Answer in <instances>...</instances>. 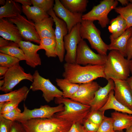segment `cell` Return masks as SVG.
Instances as JSON below:
<instances>
[{
	"mask_svg": "<svg viewBox=\"0 0 132 132\" xmlns=\"http://www.w3.org/2000/svg\"><path fill=\"white\" fill-rule=\"evenodd\" d=\"M64 68L63 77L74 83L81 84L93 81L99 78H105L103 65L82 66L75 63H66Z\"/></svg>",
	"mask_w": 132,
	"mask_h": 132,
	"instance_id": "6da1fadb",
	"label": "cell"
},
{
	"mask_svg": "<svg viewBox=\"0 0 132 132\" xmlns=\"http://www.w3.org/2000/svg\"><path fill=\"white\" fill-rule=\"evenodd\" d=\"M18 121L26 132H68L73 123L54 115L50 118L32 119Z\"/></svg>",
	"mask_w": 132,
	"mask_h": 132,
	"instance_id": "7a4b0ae2",
	"label": "cell"
},
{
	"mask_svg": "<svg viewBox=\"0 0 132 132\" xmlns=\"http://www.w3.org/2000/svg\"><path fill=\"white\" fill-rule=\"evenodd\" d=\"M125 57L117 51H110L103 65L105 79H127L130 73V60Z\"/></svg>",
	"mask_w": 132,
	"mask_h": 132,
	"instance_id": "3957f363",
	"label": "cell"
},
{
	"mask_svg": "<svg viewBox=\"0 0 132 132\" xmlns=\"http://www.w3.org/2000/svg\"><path fill=\"white\" fill-rule=\"evenodd\" d=\"M56 104L64 105V110L54 114L56 117L73 123H83L90 112V106L85 105L68 98H55Z\"/></svg>",
	"mask_w": 132,
	"mask_h": 132,
	"instance_id": "277c9868",
	"label": "cell"
},
{
	"mask_svg": "<svg viewBox=\"0 0 132 132\" xmlns=\"http://www.w3.org/2000/svg\"><path fill=\"white\" fill-rule=\"evenodd\" d=\"M93 21L83 20L81 23L80 34L81 38L87 39L91 47L98 53L107 55L109 45L103 40L100 36V32L96 26Z\"/></svg>",
	"mask_w": 132,
	"mask_h": 132,
	"instance_id": "5b68a950",
	"label": "cell"
},
{
	"mask_svg": "<svg viewBox=\"0 0 132 132\" xmlns=\"http://www.w3.org/2000/svg\"><path fill=\"white\" fill-rule=\"evenodd\" d=\"M117 0H104L100 3L94 6L91 10L83 15V20L94 21L98 20L101 27H106L110 22L108 15L112 10L114 9L118 4Z\"/></svg>",
	"mask_w": 132,
	"mask_h": 132,
	"instance_id": "8992f818",
	"label": "cell"
},
{
	"mask_svg": "<svg viewBox=\"0 0 132 132\" xmlns=\"http://www.w3.org/2000/svg\"><path fill=\"white\" fill-rule=\"evenodd\" d=\"M33 76V81L30 89L33 91H42V96L47 102H50L55 98L63 97L62 91L54 85L49 79L41 76L37 70L35 71Z\"/></svg>",
	"mask_w": 132,
	"mask_h": 132,
	"instance_id": "52a82bcc",
	"label": "cell"
},
{
	"mask_svg": "<svg viewBox=\"0 0 132 132\" xmlns=\"http://www.w3.org/2000/svg\"><path fill=\"white\" fill-rule=\"evenodd\" d=\"M107 57V55L95 53L82 39L77 46L75 63L80 65H103Z\"/></svg>",
	"mask_w": 132,
	"mask_h": 132,
	"instance_id": "ba28073f",
	"label": "cell"
},
{
	"mask_svg": "<svg viewBox=\"0 0 132 132\" xmlns=\"http://www.w3.org/2000/svg\"><path fill=\"white\" fill-rule=\"evenodd\" d=\"M33 77L31 73H26L19 63L8 69L4 76L5 82L0 90L6 93L12 91L14 87L22 81L27 80L33 82Z\"/></svg>",
	"mask_w": 132,
	"mask_h": 132,
	"instance_id": "9c48e42d",
	"label": "cell"
},
{
	"mask_svg": "<svg viewBox=\"0 0 132 132\" xmlns=\"http://www.w3.org/2000/svg\"><path fill=\"white\" fill-rule=\"evenodd\" d=\"M7 18L17 26L23 39L25 41H33L40 44L41 39L36 29L35 23L33 21L20 14Z\"/></svg>",
	"mask_w": 132,
	"mask_h": 132,
	"instance_id": "30bf717a",
	"label": "cell"
},
{
	"mask_svg": "<svg viewBox=\"0 0 132 132\" xmlns=\"http://www.w3.org/2000/svg\"><path fill=\"white\" fill-rule=\"evenodd\" d=\"M80 23L75 26L64 37V47L66 52L64 60L66 63H75L77 46L82 39L79 32Z\"/></svg>",
	"mask_w": 132,
	"mask_h": 132,
	"instance_id": "8fae6325",
	"label": "cell"
},
{
	"mask_svg": "<svg viewBox=\"0 0 132 132\" xmlns=\"http://www.w3.org/2000/svg\"><path fill=\"white\" fill-rule=\"evenodd\" d=\"M47 13L52 18L55 23V35L57 44V55L60 61L62 62L64 58L65 51L64 38V37L68 33L67 26L64 21L56 15L53 9Z\"/></svg>",
	"mask_w": 132,
	"mask_h": 132,
	"instance_id": "7c38bea8",
	"label": "cell"
},
{
	"mask_svg": "<svg viewBox=\"0 0 132 132\" xmlns=\"http://www.w3.org/2000/svg\"><path fill=\"white\" fill-rule=\"evenodd\" d=\"M23 107L24 110L22 112V116L19 121L35 118H50L55 113L62 111L64 109V105L62 104L54 107H51L47 105H42L39 108L32 110L28 109L24 104Z\"/></svg>",
	"mask_w": 132,
	"mask_h": 132,
	"instance_id": "4fadbf2b",
	"label": "cell"
},
{
	"mask_svg": "<svg viewBox=\"0 0 132 132\" xmlns=\"http://www.w3.org/2000/svg\"><path fill=\"white\" fill-rule=\"evenodd\" d=\"M53 9L56 15L66 23L69 33L73 28L83 20L82 13L72 12L65 8L59 0H55Z\"/></svg>",
	"mask_w": 132,
	"mask_h": 132,
	"instance_id": "5bb4252c",
	"label": "cell"
},
{
	"mask_svg": "<svg viewBox=\"0 0 132 132\" xmlns=\"http://www.w3.org/2000/svg\"><path fill=\"white\" fill-rule=\"evenodd\" d=\"M100 86L93 81L80 84L76 92L69 99L83 104L90 106L95 93Z\"/></svg>",
	"mask_w": 132,
	"mask_h": 132,
	"instance_id": "9a60e30c",
	"label": "cell"
},
{
	"mask_svg": "<svg viewBox=\"0 0 132 132\" xmlns=\"http://www.w3.org/2000/svg\"><path fill=\"white\" fill-rule=\"evenodd\" d=\"M115 85L114 96L119 102L132 110V93L126 80L112 79Z\"/></svg>",
	"mask_w": 132,
	"mask_h": 132,
	"instance_id": "2e32d148",
	"label": "cell"
},
{
	"mask_svg": "<svg viewBox=\"0 0 132 132\" xmlns=\"http://www.w3.org/2000/svg\"><path fill=\"white\" fill-rule=\"evenodd\" d=\"M20 47L22 50L26 58V64L34 68L41 65V61L39 55L37 53L42 49L40 46L35 45L30 42L22 40L18 43Z\"/></svg>",
	"mask_w": 132,
	"mask_h": 132,
	"instance_id": "e0dca14e",
	"label": "cell"
},
{
	"mask_svg": "<svg viewBox=\"0 0 132 132\" xmlns=\"http://www.w3.org/2000/svg\"><path fill=\"white\" fill-rule=\"evenodd\" d=\"M115 86L113 80H108L106 85L100 87L96 92L94 97L90 103V111L100 110L105 104L108 99L110 92L114 90Z\"/></svg>",
	"mask_w": 132,
	"mask_h": 132,
	"instance_id": "ac0fdd59",
	"label": "cell"
},
{
	"mask_svg": "<svg viewBox=\"0 0 132 132\" xmlns=\"http://www.w3.org/2000/svg\"><path fill=\"white\" fill-rule=\"evenodd\" d=\"M0 36L18 44L23 39L17 26L7 18L0 19Z\"/></svg>",
	"mask_w": 132,
	"mask_h": 132,
	"instance_id": "d6986e66",
	"label": "cell"
},
{
	"mask_svg": "<svg viewBox=\"0 0 132 132\" xmlns=\"http://www.w3.org/2000/svg\"><path fill=\"white\" fill-rule=\"evenodd\" d=\"M54 20L51 17L34 23L37 32L41 39L45 38L55 39V30L53 27Z\"/></svg>",
	"mask_w": 132,
	"mask_h": 132,
	"instance_id": "ffe728a7",
	"label": "cell"
},
{
	"mask_svg": "<svg viewBox=\"0 0 132 132\" xmlns=\"http://www.w3.org/2000/svg\"><path fill=\"white\" fill-rule=\"evenodd\" d=\"M132 35V27L127 29L124 32L116 39L110 41L109 50H115L120 52L126 57V49L129 38Z\"/></svg>",
	"mask_w": 132,
	"mask_h": 132,
	"instance_id": "44dd1931",
	"label": "cell"
},
{
	"mask_svg": "<svg viewBox=\"0 0 132 132\" xmlns=\"http://www.w3.org/2000/svg\"><path fill=\"white\" fill-rule=\"evenodd\" d=\"M114 131H121L132 126V115L116 111L111 113Z\"/></svg>",
	"mask_w": 132,
	"mask_h": 132,
	"instance_id": "7402d4cb",
	"label": "cell"
},
{
	"mask_svg": "<svg viewBox=\"0 0 132 132\" xmlns=\"http://www.w3.org/2000/svg\"><path fill=\"white\" fill-rule=\"evenodd\" d=\"M22 12L27 19L34 23L40 22L44 19L49 17L47 13L36 6H22Z\"/></svg>",
	"mask_w": 132,
	"mask_h": 132,
	"instance_id": "603a6c76",
	"label": "cell"
},
{
	"mask_svg": "<svg viewBox=\"0 0 132 132\" xmlns=\"http://www.w3.org/2000/svg\"><path fill=\"white\" fill-rule=\"evenodd\" d=\"M22 7L14 0H7L5 4L0 7V19L11 17L21 14Z\"/></svg>",
	"mask_w": 132,
	"mask_h": 132,
	"instance_id": "cb8c5ba5",
	"label": "cell"
},
{
	"mask_svg": "<svg viewBox=\"0 0 132 132\" xmlns=\"http://www.w3.org/2000/svg\"><path fill=\"white\" fill-rule=\"evenodd\" d=\"M113 109L115 111L132 115V110L119 102L114 96V92L112 90L110 93L106 103L100 110L105 111L106 110Z\"/></svg>",
	"mask_w": 132,
	"mask_h": 132,
	"instance_id": "d4e9b609",
	"label": "cell"
},
{
	"mask_svg": "<svg viewBox=\"0 0 132 132\" xmlns=\"http://www.w3.org/2000/svg\"><path fill=\"white\" fill-rule=\"evenodd\" d=\"M30 89L24 86L17 90L0 95V102L11 101L21 99H26Z\"/></svg>",
	"mask_w": 132,
	"mask_h": 132,
	"instance_id": "484cf974",
	"label": "cell"
},
{
	"mask_svg": "<svg viewBox=\"0 0 132 132\" xmlns=\"http://www.w3.org/2000/svg\"><path fill=\"white\" fill-rule=\"evenodd\" d=\"M57 85L62 90L63 97L70 98L76 92L79 84L74 83L65 78H56L55 80Z\"/></svg>",
	"mask_w": 132,
	"mask_h": 132,
	"instance_id": "4316f807",
	"label": "cell"
},
{
	"mask_svg": "<svg viewBox=\"0 0 132 132\" xmlns=\"http://www.w3.org/2000/svg\"><path fill=\"white\" fill-rule=\"evenodd\" d=\"M0 52L15 57L20 61L26 60L24 52L18 44L13 41H11L6 45L0 47Z\"/></svg>",
	"mask_w": 132,
	"mask_h": 132,
	"instance_id": "83f0119b",
	"label": "cell"
},
{
	"mask_svg": "<svg viewBox=\"0 0 132 132\" xmlns=\"http://www.w3.org/2000/svg\"><path fill=\"white\" fill-rule=\"evenodd\" d=\"M63 5L71 12L76 13L85 11L88 1L87 0H60Z\"/></svg>",
	"mask_w": 132,
	"mask_h": 132,
	"instance_id": "f1b7e54d",
	"label": "cell"
},
{
	"mask_svg": "<svg viewBox=\"0 0 132 132\" xmlns=\"http://www.w3.org/2000/svg\"><path fill=\"white\" fill-rule=\"evenodd\" d=\"M39 45L42 49L45 50V54L48 57H55L57 56V44L55 39L48 38H42Z\"/></svg>",
	"mask_w": 132,
	"mask_h": 132,
	"instance_id": "f546056e",
	"label": "cell"
},
{
	"mask_svg": "<svg viewBox=\"0 0 132 132\" xmlns=\"http://www.w3.org/2000/svg\"><path fill=\"white\" fill-rule=\"evenodd\" d=\"M114 9L125 20L127 29L132 27V3H129L125 7H117Z\"/></svg>",
	"mask_w": 132,
	"mask_h": 132,
	"instance_id": "4dcf8cb0",
	"label": "cell"
},
{
	"mask_svg": "<svg viewBox=\"0 0 132 132\" xmlns=\"http://www.w3.org/2000/svg\"><path fill=\"white\" fill-rule=\"evenodd\" d=\"M20 61L15 57L0 53V66L9 68L19 63Z\"/></svg>",
	"mask_w": 132,
	"mask_h": 132,
	"instance_id": "1f68e13d",
	"label": "cell"
},
{
	"mask_svg": "<svg viewBox=\"0 0 132 132\" xmlns=\"http://www.w3.org/2000/svg\"><path fill=\"white\" fill-rule=\"evenodd\" d=\"M104 112L99 110L90 111L85 119L99 125L105 116Z\"/></svg>",
	"mask_w": 132,
	"mask_h": 132,
	"instance_id": "d6a6232c",
	"label": "cell"
},
{
	"mask_svg": "<svg viewBox=\"0 0 132 132\" xmlns=\"http://www.w3.org/2000/svg\"><path fill=\"white\" fill-rule=\"evenodd\" d=\"M24 99H21L15 101L6 102H0V114H3L10 112L14 109Z\"/></svg>",
	"mask_w": 132,
	"mask_h": 132,
	"instance_id": "836d02e7",
	"label": "cell"
},
{
	"mask_svg": "<svg viewBox=\"0 0 132 132\" xmlns=\"http://www.w3.org/2000/svg\"><path fill=\"white\" fill-rule=\"evenodd\" d=\"M119 23V26L116 32L113 34H111L110 37L111 41L118 37L123 34L127 29L126 22L120 15L117 17Z\"/></svg>",
	"mask_w": 132,
	"mask_h": 132,
	"instance_id": "e575fe53",
	"label": "cell"
},
{
	"mask_svg": "<svg viewBox=\"0 0 132 132\" xmlns=\"http://www.w3.org/2000/svg\"><path fill=\"white\" fill-rule=\"evenodd\" d=\"M113 120L111 117L105 116L96 132H113Z\"/></svg>",
	"mask_w": 132,
	"mask_h": 132,
	"instance_id": "d590c367",
	"label": "cell"
},
{
	"mask_svg": "<svg viewBox=\"0 0 132 132\" xmlns=\"http://www.w3.org/2000/svg\"><path fill=\"white\" fill-rule=\"evenodd\" d=\"M33 6L39 7L47 12L53 9L54 0H31Z\"/></svg>",
	"mask_w": 132,
	"mask_h": 132,
	"instance_id": "8d00e7d4",
	"label": "cell"
},
{
	"mask_svg": "<svg viewBox=\"0 0 132 132\" xmlns=\"http://www.w3.org/2000/svg\"><path fill=\"white\" fill-rule=\"evenodd\" d=\"M0 115L7 119L15 121H18L21 119L22 113L18 106L10 112Z\"/></svg>",
	"mask_w": 132,
	"mask_h": 132,
	"instance_id": "74e56055",
	"label": "cell"
},
{
	"mask_svg": "<svg viewBox=\"0 0 132 132\" xmlns=\"http://www.w3.org/2000/svg\"><path fill=\"white\" fill-rule=\"evenodd\" d=\"M13 122L0 115V132H10Z\"/></svg>",
	"mask_w": 132,
	"mask_h": 132,
	"instance_id": "f35d334b",
	"label": "cell"
},
{
	"mask_svg": "<svg viewBox=\"0 0 132 132\" xmlns=\"http://www.w3.org/2000/svg\"><path fill=\"white\" fill-rule=\"evenodd\" d=\"M83 123L86 132H96L99 126L86 119L84 120Z\"/></svg>",
	"mask_w": 132,
	"mask_h": 132,
	"instance_id": "ab89813d",
	"label": "cell"
},
{
	"mask_svg": "<svg viewBox=\"0 0 132 132\" xmlns=\"http://www.w3.org/2000/svg\"><path fill=\"white\" fill-rule=\"evenodd\" d=\"M110 22V25L109 26L108 29L109 32L113 34L116 32L119 26L117 17L112 19Z\"/></svg>",
	"mask_w": 132,
	"mask_h": 132,
	"instance_id": "60d3db41",
	"label": "cell"
},
{
	"mask_svg": "<svg viewBox=\"0 0 132 132\" xmlns=\"http://www.w3.org/2000/svg\"><path fill=\"white\" fill-rule=\"evenodd\" d=\"M68 132H86L83 126L79 123H73Z\"/></svg>",
	"mask_w": 132,
	"mask_h": 132,
	"instance_id": "b9f144b4",
	"label": "cell"
},
{
	"mask_svg": "<svg viewBox=\"0 0 132 132\" xmlns=\"http://www.w3.org/2000/svg\"><path fill=\"white\" fill-rule=\"evenodd\" d=\"M10 132H26L22 124L18 121H14Z\"/></svg>",
	"mask_w": 132,
	"mask_h": 132,
	"instance_id": "7bdbcfd3",
	"label": "cell"
},
{
	"mask_svg": "<svg viewBox=\"0 0 132 132\" xmlns=\"http://www.w3.org/2000/svg\"><path fill=\"white\" fill-rule=\"evenodd\" d=\"M126 57L130 60L132 58V35L129 39L126 47Z\"/></svg>",
	"mask_w": 132,
	"mask_h": 132,
	"instance_id": "ee69618b",
	"label": "cell"
},
{
	"mask_svg": "<svg viewBox=\"0 0 132 132\" xmlns=\"http://www.w3.org/2000/svg\"><path fill=\"white\" fill-rule=\"evenodd\" d=\"M14 0L16 2L21 3L23 6H30L32 4L31 0Z\"/></svg>",
	"mask_w": 132,
	"mask_h": 132,
	"instance_id": "f6af8a7d",
	"label": "cell"
},
{
	"mask_svg": "<svg viewBox=\"0 0 132 132\" xmlns=\"http://www.w3.org/2000/svg\"><path fill=\"white\" fill-rule=\"evenodd\" d=\"M11 41L3 38H0V47L6 45L8 44Z\"/></svg>",
	"mask_w": 132,
	"mask_h": 132,
	"instance_id": "bcb514c9",
	"label": "cell"
},
{
	"mask_svg": "<svg viewBox=\"0 0 132 132\" xmlns=\"http://www.w3.org/2000/svg\"><path fill=\"white\" fill-rule=\"evenodd\" d=\"M8 69L6 67L0 66V76H4L6 74Z\"/></svg>",
	"mask_w": 132,
	"mask_h": 132,
	"instance_id": "7dc6e473",
	"label": "cell"
},
{
	"mask_svg": "<svg viewBox=\"0 0 132 132\" xmlns=\"http://www.w3.org/2000/svg\"><path fill=\"white\" fill-rule=\"evenodd\" d=\"M119 1L123 6L127 5L129 3V0H118Z\"/></svg>",
	"mask_w": 132,
	"mask_h": 132,
	"instance_id": "c3c4849f",
	"label": "cell"
},
{
	"mask_svg": "<svg viewBox=\"0 0 132 132\" xmlns=\"http://www.w3.org/2000/svg\"><path fill=\"white\" fill-rule=\"evenodd\" d=\"M126 81L130 87L132 93V76L129 77Z\"/></svg>",
	"mask_w": 132,
	"mask_h": 132,
	"instance_id": "681fc988",
	"label": "cell"
},
{
	"mask_svg": "<svg viewBox=\"0 0 132 132\" xmlns=\"http://www.w3.org/2000/svg\"><path fill=\"white\" fill-rule=\"evenodd\" d=\"M130 73L131 74L132 76V58L130 60Z\"/></svg>",
	"mask_w": 132,
	"mask_h": 132,
	"instance_id": "f907efd6",
	"label": "cell"
},
{
	"mask_svg": "<svg viewBox=\"0 0 132 132\" xmlns=\"http://www.w3.org/2000/svg\"><path fill=\"white\" fill-rule=\"evenodd\" d=\"M5 81L4 79L0 80V88L2 87L4 85Z\"/></svg>",
	"mask_w": 132,
	"mask_h": 132,
	"instance_id": "816d5d0a",
	"label": "cell"
},
{
	"mask_svg": "<svg viewBox=\"0 0 132 132\" xmlns=\"http://www.w3.org/2000/svg\"><path fill=\"white\" fill-rule=\"evenodd\" d=\"M6 1L5 0H0V5H4L6 4Z\"/></svg>",
	"mask_w": 132,
	"mask_h": 132,
	"instance_id": "f5cc1de1",
	"label": "cell"
},
{
	"mask_svg": "<svg viewBox=\"0 0 132 132\" xmlns=\"http://www.w3.org/2000/svg\"><path fill=\"white\" fill-rule=\"evenodd\" d=\"M126 132H132V126L126 129Z\"/></svg>",
	"mask_w": 132,
	"mask_h": 132,
	"instance_id": "db71d44e",
	"label": "cell"
},
{
	"mask_svg": "<svg viewBox=\"0 0 132 132\" xmlns=\"http://www.w3.org/2000/svg\"><path fill=\"white\" fill-rule=\"evenodd\" d=\"M129 1L130 2V3H132V0H129Z\"/></svg>",
	"mask_w": 132,
	"mask_h": 132,
	"instance_id": "11a10c76",
	"label": "cell"
},
{
	"mask_svg": "<svg viewBox=\"0 0 132 132\" xmlns=\"http://www.w3.org/2000/svg\"><path fill=\"white\" fill-rule=\"evenodd\" d=\"M113 132H118L117 131H114Z\"/></svg>",
	"mask_w": 132,
	"mask_h": 132,
	"instance_id": "9f6ffc18",
	"label": "cell"
}]
</instances>
